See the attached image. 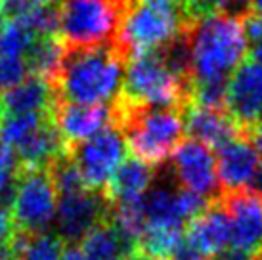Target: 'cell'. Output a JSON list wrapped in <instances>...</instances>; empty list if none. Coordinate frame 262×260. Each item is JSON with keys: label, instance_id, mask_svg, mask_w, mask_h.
Returning <instances> with one entry per match:
<instances>
[{"label": "cell", "instance_id": "cell-6", "mask_svg": "<svg viewBox=\"0 0 262 260\" xmlns=\"http://www.w3.org/2000/svg\"><path fill=\"white\" fill-rule=\"evenodd\" d=\"M126 15L117 0H61L58 36L63 46L96 48L115 44Z\"/></svg>", "mask_w": 262, "mask_h": 260}, {"label": "cell", "instance_id": "cell-30", "mask_svg": "<svg viewBox=\"0 0 262 260\" xmlns=\"http://www.w3.org/2000/svg\"><path fill=\"white\" fill-rule=\"evenodd\" d=\"M12 233H14V222H12L10 209L0 203V245L10 241Z\"/></svg>", "mask_w": 262, "mask_h": 260}, {"label": "cell", "instance_id": "cell-3", "mask_svg": "<svg viewBox=\"0 0 262 260\" xmlns=\"http://www.w3.org/2000/svg\"><path fill=\"white\" fill-rule=\"evenodd\" d=\"M113 126L121 130L134 157L159 166L184 142V111L138 105L117 96L111 101Z\"/></svg>", "mask_w": 262, "mask_h": 260}, {"label": "cell", "instance_id": "cell-9", "mask_svg": "<svg viewBox=\"0 0 262 260\" xmlns=\"http://www.w3.org/2000/svg\"><path fill=\"white\" fill-rule=\"evenodd\" d=\"M172 178L180 189L211 201L220 195L216 157L211 147L195 140H184L172 153Z\"/></svg>", "mask_w": 262, "mask_h": 260}, {"label": "cell", "instance_id": "cell-26", "mask_svg": "<svg viewBox=\"0 0 262 260\" xmlns=\"http://www.w3.org/2000/svg\"><path fill=\"white\" fill-rule=\"evenodd\" d=\"M17 170H19V165H17L14 151L0 145V203L4 207L12 203Z\"/></svg>", "mask_w": 262, "mask_h": 260}, {"label": "cell", "instance_id": "cell-16", "mask_svg": "<svg viewBox=\"0 0 262 260\" xmlns=\"http://www.w3.org/2000/svg\"><path fill=\"white\" fill-rule=\"evenodd\" d=\"M184 128L189 134V140L201 142L211 149H219L243 134L226 109H209L195 103H189L184 109Z\"/></svg>", "mask_w": 262, "mask_h": 260}, {"label": "cell", "instance_id": "cell-19", "mask_svg": "<svg viewBox=\"0 0 262 260\" xmlns=\"http://www.w3.org/2000/svg\"><path fill=\"white\" fill-rule=\"evenodd\" d=\"M79 251L82 260H124V256L134 249L126 245V241L105 218L82 237Z\"/></svg>", "mask_w": 262, "mask_h": 260}, {"label": "cell", "instance_id": "cell-8", "mask_svg": "<svg viewBox=\"0 0 262 260\" xmlns=\"http://www.w3.org/2000/svg\"><path fill=\"white\" fill-rule=\"evenodd\" d=\"M67 155L77 166L84 186L92 191L103 193L113 174L126 155V142L121 130L107 126L86 142L69 145Z\"/></svg>", "mask_w": 262, "mask_h": 260}, {"label": "cell", "instance_id": "cell-23", "mask_svg": "<svg viewBox=\"0 0 262 260\" xmlns=\"http://www.w3.org/2000/svg\"><path fill=\"white\" fill-rule=\"evenodd\" d=\"M33 40L35 35L25 23L10 21L0 33V56L23 58Z\"/></svg>", "mask_w": 262, "mask_h": 260}, {"label": "cell", "instance_id": "cell-38", "mask_svg": "<svg viewBox=\"0 0 262 260\" xmlns=\"http://www.w3.org/2000/svg\"><path fill=\"white\" fill-rule=\"evenodd\" d=\"M38 2H48V4H59L61 0H38Z\"/></svg>", "mask_w": 262, "mask_h": 260}, {"label": "cell", "instance_id": "cell-15", "mask_svg": "<svg viewBox=\"0 0 262 260\" xmlns=\"http://www.w3.org/2000/svg\"><path fill=\"white\" fill-rule=\"evenodd\" d=\"M184 239L207 260L228 249L232 241V228L220 201L209 205L199 216L189 222L188 230L184 231Z\"/></svg>", "mask_w": 262, "mask_h": 260}, {"label": "cell", "instance_id": "cell-36", "mask_svg": "<svg viewBox=\"0 0 262 260\" xmlns=\"http://www.w3.org/2000/svg\"><path fill=\"white\" fill-rule=\"evenodd\" d=\"M124 260H153V258H149L147 254H144L142 251H138V249H134L132 253H128L124 256Z\"/></svg>", "mask_w": 262, "mask_h": 260}, {"label": "cell", "instance_id": "cell-29", "mask_svg": "<svg viewBox=\"0 0 262 260\" xmlns=\"http://www.w3.org/2000/svg\"><path fill=\"white\" fill-rule=\"evenodd\" d=\"M37 4L38 0H0V12L10 21H21Z\"/></svg>", "mask_w": 262, "mask_h": 260}, {"label": "cell", "instance_id": "cell-25", "mask_svg": "<svg viewBox=\"0 0 262 260\" xmlns=\"http://www.w3.org/2000/svg\"><path fill=\"white\" fill-rule=\"evenodd\" d=\"M249 12L247 0H186L188 21L212 14H245Z\"/></svg>", "mask_w": 262, "mask_h": 260}, {"label": "cell", "instance_id": "cell-39", "mask_svg": "<svg viewBox=\"0 0 262 260\" xmlns=\"http://www.w3.org/2000/svg\"><path fill=\"white\" fill-rule=\"evenodd\" d=\"M256 260H262V253H260V254H258V256H256Z\"/></svg>", "mask_w": 262, "mask_h": 260}, {"label": "cell", "instance_id": "cell-17", "mask_svg": "<svg viewBox=\"0 0 262 260\" xmlns=\"http://www.w3.org/2000/svg\"><path fill=\"white\" fill-rule=\"evenodd\" d=\"M153 178H155V166L136 157H128L113 174V178L103 191V197L110 205L138 203L151 189Z\"/></svg>", "mask_w": 262, "mask_h": 260}, {"label": "cell", "instance_id": "cell-31", "mask_svg": "<svg viewBox=\"0 0 262 260\" xmlns=\"http://www.w3.org/2000/svg\"><path fill=\"white\" fill-rule=\"evenodd\" d=\"M245 136L251 140V144L255 145L256 153H258V157H260V161H262V121L258 124H255L253 128H249L247 132H245Z\"/></svg>", "mask_w": 262, "mask_h": 260}, {"label": "cell", "instance_id": "cell-37", "mask_svg": "<svg viewBox=\"0 0 262 260\" xmlns=\"http://www.w3.org/2000/svg\"><path fill=\"white\" fill-rule=\"evenodd\" d=\"M4 27H6V23H4V15H2V12H0V33H2Z\"/></svg>", "mask_w": 262, "mask_h": 260}, {"label": "cell", "instance_id": "cell-34", "mask_svg": "<svg viewBox=\"0 0 262 260\" xmlns=\"http://www.w3.org/2000/svg\"><path fill=\"white\" fill-rule=\"evenodd\" d=\"M59 260H82V254H80L79 247L77 245H67Z\"/></svg>", "mask_w": 262, "mask_h": 260}, {"label": "cell", "instance_id": "cell-18", "mask_svg": "<svg viewBox=\"0 0 262 260\" xmlns=\"http://www.w3.org/2000/svg\"><path fill=\"white\" fill-rule=\"evenodd\" d=\"M56 101L54 88L40 77L29 75L21 84L0 94V117L52 111Z\"/></svg>", "mask_w": 262, "mask_h": 260}, {"label": "cell", "instance_id": "cell-28", "mask_svg": "<svg viewBox=\"0 0 262 260\" xmlns=\"http://www.w3.org/2000/svg\"><path fill=\"white\" fill-rule=\"evenodd\" d=\"M243 27H245V35H247L249 42V58L262 65V17L253 14V12H245L243 14Z\"/></svg>", "mask_w": 262, "mask_h": 260}, {"label": "cell", "instance_id": "cell-14", "mask_svg": "<svg viewBox=\"0 0 262 260\" xmlns=\"http://www.w3.org/2000/svg\"><path fill=\"white\" fill-rule=\"evenodd\" d=\"M52 119L67 147L86 142L107 126H113L111 103L75 105L56 100L52 107Z\"/></svg>", "mask_w": 262, "mask_h": 260}, {"label": "cell", "instance_id": "cell-10", "mask_svg": "<svg viewBox=\"0 0 262 260\" xmlns=\"http://www.w3.org/2000/svg\"><path fill=\"white\" fill-rule=\"evenodd\" d=\"M110 214V203L103 193L92 189H80L75 193L59 195L56 218L58 237L66 245H77L94 226Z\"/></svg>", "mask_w": 262, "mask_h": 260}, {"label": "cell", "instance_id": "cell-20", "mask_svg": "<svg viewBox=\"0 0 262 260\" xmlns=\"http://www.w3.org/2000/svg\"><path fill=\"white\" fill-rule=\"evenodd\" d=\"M61 58H63V44L59 36H35V40L31 42L23 56L27 71L46 80L52 88L58 79Z\"/></svg>", "mask_w": 262, "mask_h": 260}, {"label": "cell", "instance_id": "cell-22", "mask_svg": "<svg viewBox=\"0 0 262 260\" xmlns=\"http://www.w3.org/2000/svg\"><path fill=\"white\" fill-rule=\"evenodd\" d=\"M50 117L52 111L0 117V144L14 151L21 144H25Z\"/></svg>", "mask_w": 262, "mask_h": 260}, {"label": "cell", "instance_id": "cell-27", "mask_svg": "<svg viewBox=\"0 0 262 260\" xmlns=\"http://www.w3.org/2000/svg\"><path fill=\"white\" fill-rule=\"evenodd\" d=\"M27 65L23 58L0 56V94L21 84L27 79Z\"/></svg>", "mask_w": 262, "mask_h": 260}, {"label": "cell", "instance_id": "cell-35", "mask_svg": "<svg viewBox=\"0 0 262 260\" xmlns=\"http://www.w3.org/2000/svg\"><path fill=\"white\" fill-rule=\"evenodd\" d=\"M247 4H249V12H253V14L262 17V0H247Z\"/></svg>", "mask_w": 262, "mask_h": 260}, {"label": "cell", "instance_id": "cell-24", "mask_svg": "<svg viewBox=\"0 0 262 260\" xmlns=\"http://www.w3.org/2000/svg\"><path fill=\"white\" fill-rule=\"evenodd\" d=\"M35 36H58L59 29V4L38 2L27 17L21 19Z\"/></svg>", "mask_w": 262, "mask_h": 260}, {"label": "cell", "instance_id": "cell-33", "mask_svg": "<svg viewBox=\"0 0 262 260\" xmlns=\"http://www.w3.org/2000/svg\"><path fill=\"white\" fill-rule=\"evenodd\" d=\"M0 260H19L17 258V251L12 245V241H6L0 245Z\"/></svg>", "mask_w": 262, "mask_h": 260}, {"label": "cell", "instance_id": "cell-21", "mask_svg": "<svg viewBox=\"0 0 262 260\" xmlns=\"http://www.w3.org/2000/svg\"><path fill=\"white\" fill-rule=\"evenodd\" d=\"M10 241L15 247L19 260H59L67 247L58 235L46 231L38 235H27L14 230Z\"/></svg>", "mask_w": 262, "mask_h": 260}, {"label": "cell", "instance_id": "cell-4", "mask_svg": "<svg viewBox=\"0 0 262 260\" xmlns=\"http://www.w3.org/2000/svg\"><path fill=\"white\" fill-rule=\"evenodd\" d=\"M119 96L138 105L184 111L191 101V84L168 67L159 50H153L126 61Z\"/></svg>", "mask_w": 262, "mask_h": 260}, {"label": "cell", "instance_id": "cell-12", "mask_svg": "<svg viewBox=\"0 0 262 260\" xmlns=\"http://www.w3.org/2000/svg\"><path fill=\"white\" fill-rule=\"evenodd\" d=\"M226 111L243 134L262 121V65L251 58H245L228 79Z\"/></svg>", "mask_w": 262, "mask_h": 260}, {"label": "cell", "instance_id": "cell-5", "mask_svg": "<svg viewBox=\"0 0 262 260\" xmlns=\"http://www.w3.org/2000/svg\"><path fill=\"white\" fill-rule=\"evenodd\" d=\"M186 23L184 4L176 0H140L124 15L115 48L128 61L138 54L159 50L174 40Z\"/></svg>", "mask_w": 262, "mask_h": 260}, {"label": "cell", "instance_id": "cell-32", "mask_svg": "<svg viewBox=\"0 0 262 260\" xmlns=\"http://www.w3.org/2000/svg\"><path fill=\"white\" fill-rule=\"evenodd\" d=\"M209 260H256L253 258V256H249V254L241 253V251H237V249H233V247H228L226 251H222V253H219L216 256H212V258Z\"/></svg>", "mask_w": 262, "mask_h": 260}, {"label": "cell", "instance_id": "cell-13", "mask_svg": "<svg viewBox=\"0 0 262 260\" xmlns=\"http://www.w3.org/2000/svg\"><path fill=\"white\" fill-rule=\"evenodd\" d=\"M262 161L245 134L233 138L232 142L219 147L216 153V172H219L220 188L224 193L253 189Z\"/></svg>", "mask_w": 262, "mask_h": 260}, {"label": "cell", "instance_id": "cell-7", "mask_svg": "<svg viewBox=\"0 0 262 260\" xmlns=\"http://www.w3.org/2000/svg\"><path fill=\"white\" fill-rule=\"evenodd\" d=\"M56 197L48 168H19L10 203L14 230L27 235L44 233L56 216Z\"/></svg>", "mask_w": 262, "mask_h": 260}, {"label": "cell", "instance_id": "cell-2", "mask_svg": "<svg viewBox=\"0 0 262 260\" xmlns=\"http://www.w3.org/2000/svg\"><path fill=\"white\" fill-rule=\"evenodd\" d=\"M126 59L115 44L96 48L63 46L54 92L56 100L75 105H100L115 100L123 86Z\"/></svg>", "mask_w": 262, "mask_h": 260}, {"label": "cell", "instance_id": "cell-11", "mask_svg": "<svg viewBox=\"0 0 262 260\" xmlns=\"http://www.w3.org/2000/svg\"><path fill=\"white\" fill-rule=\"evenodd\" d=\"M220 205L230 218V245L256 258L262 253V193L255 189L224 193Z\"/></svg>", "mask_w": 262, "mask_h": 260}, {"label": "cell", "instance_id": "cell-1", "mask_svg": "<svg viewBox=\"0 0 262 260\" xmlns=\"http://www.w3.org/2000/svg\"><path fill=\"white\" fill-rule=\"evenodd\" d=\"M191 84L228 80L249 54L243 14H212L184 25Z\"/></svg>", "mask_w": 262, "mask_h": 260}]
</instances>
